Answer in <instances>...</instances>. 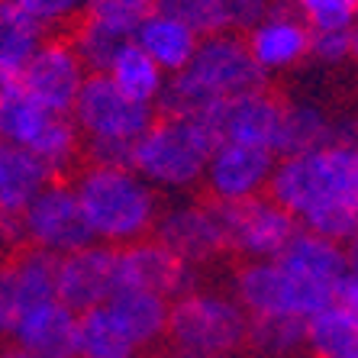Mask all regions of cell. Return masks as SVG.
<instances>
[{"instance_id":"obj_4","label":"cell","mask_w":358,"mask_h":358,"mask_svg":"<svg viewBox=\"0 0 358 358\" xmlns=\"http://www.w3.org/2000/svg\"><path fill=\"white\" fill-rule=\"evenodd\" d=\"M226 107L200 113V117L159 113L152 129L136 145L133 171L149 178L152 184H168V187H187L197 178H203L213 152L226 142Z\"/></svg>"},{"instance_id":"obj_26","label":"cell","mask_w":358,"mask_h":358,"mask_svg":"<svg viewBox=\"0 0 358 358\" xmlns=\"http://www.w3.org/2000/svg\"><path fill=\"white\" fill-rule=\"evenodd\" d=\"M139 345L129 339L110 307L87 310L81 317V358H136Z\"/></svg>"},{"instance_id":"obj_6","label":"cell","mask_w":358,"mask_h":358,"mask_svg":"<svg viewBox=\"0 0 358 358\" xmlns=\"http://www.w3.org/2000/svg\"><path fill=\"white\" fill-rule=\"evenodd\" d=\"M249 310L220 294H184L171 307L168 345L200 358H226L249 342Z\"/></svg>"},{"instance_id":"obj_33","label":"cell","mask_w":358,"mask_h":358,"mask_svg":"<svg viewBox=\"0 0 358 358\" xmlns=\"http://www.w3.org/2000/svg\"><path fill=\"white\" fill-rule=\"evenodd\" d=\"M20 7L36 17L45 29L49 26H62L71 23V20H81L84 10H87V0H17Z\"/></svg>"},{"instance_id":"obj_7","label":"cell","mask_w":358,"mask_h":358,"mask_svg":"<svg viewBox=\"0 0 358 358\" xmlns=\"http://www.w3.org/2000/svg\"><path fill=\"white\" fill-rule=\"evenodd\" d=\"M236 294L252 317L313 320L339 303V287L294 275L278 262H249L236 271Z\"/></svg>"},{"instance_id":"obj_8","label":"cell","mask_w":358,"mask_h":358,"mask_svg":"<svg viewBox=\"0 0 358 358\" xmlns=\"http://www.w3.org/2000/svg\"><path fill=\"white\" fill-rule=\"evenodd\" d=\"M155 117L159 110L126 97L110 75H87L71 113L75 126L81 129V139L123 142V145H136L152 129Z\"/></svg>"},{"instance_id":"obj_2","label":"cell","mask_w":358,"mask_h":358,"mask_svg":"<svg viewBox=\"0 0 358 358\" xmlns=\"http://www.w3.org/2000/svg\"><path fill=\"white\" fill-rule=\"evenodd\" d=\"M259 91H265V68L252 55L249 39L239 33L203 36L194 62L165 84L159 113L200 117Z\"/></svg>"},{"instance_id":"obj_12","label":"cell","mask_w":358,"mask_h":358,"mask_svg":"<svg viewBox=\"0 0 358 358\" xmlns=\"http://www.w3.org/2000/svg\"><path fill=\"white\" fill-rule=\"evenodd\" d=\"M120 291V249L113 245H91L75 255H65L59 265V300L71 307L78 317L87 310L107 307L110 297Z\"/></svg>"},{"instance_id":"obj_18","label":"cell","mask_w":358,"mask_h":358,"mask_svg":"<svg viewBox=\"0 0 358 358\" xmlns=\"http://www.w3.org/2000/svg\"><path fill=\"white\" fill-rule=\"evenodd\" d=\"M55 178L59 175L52 171V165L42 162L36 152L3 142V149H0V207H3V217L20 220Z\"/></svg>"},{"instance_id":"obj_9","label":"cell","mask_w":358,"mask_h":358,"mask_svg":"<svg viewBox=\"0 0 358 358\" xmlns=\"http://www.w3.org/2000/svg\"><path fill=\"white\" fill-rule=\"evenodd\" d=\"M213 203H217V200H213ZM217 207L226 223L233 252L252 255V259L275 262L278 255L291 245L294 236L300 233L297 217H294L291 210H284L271 194L236 200V203H217Z\"/></svg>"},{"instance_id":"obj_19","label":"cell","mask_w":358,"mask_h":358,"mask_svg":"<svg viewBox=\"0 0 358 358\" xmlns=\"http://www.w3.org/2000/svg\"><path fill=\"white\" fill-rule=\"evenodd\" d=\"M268 0H159L162 13L184 20L200 36L236 33L239 26L262 23Z\"/></svg>"},{"instance_id":"obj_21","label":"cell","mask_w":358,"mask_h":358,"mask_svg":"<svg viewBox=\"0 0 358 358\" xmlns=\"http://www.w3.org/2000/svg\"><path fill=\"white\" fill-rule=\"evenodd\" d=\"M200 39L203 36L194 26H187L184 20L171 17V13H162V10L152 13L136 33V42L159 62L162 71H175V75H181L184 68L194 62Z\"/></svg>"},{"instance_id":"obj_11","label":"cell","mask_w":358,"mask_h":358,"mask_svg":"<svg viewBox=\"0 0 358 358\" xmlns=\"http://www.w3.org/2000/svg\"><path fill=\"white\" fill-rule=\"evenodd\" d=\"M87 65L78 55L75 42L68 39V33L52 36L36 59L26 65L23 71V87L33 100H39L42 107H49L59 117H71L75 103L81 97V87L87 81Z\"/></svg>"},{"instance_id":"obj_5","label":"cell","mask_w":358,"mask_h":358,"mask_svg":"<svg viewBox=\"0 0 358 358\" xmlns=\"http://www.w3.org/2000/svg\"><path fill=\"white\" fill-rule=\"evenodd\" d=\"M3 236L7 242L17 239V245H36L62 259L97 245L75 184L65 178H55L20 220L3 217Z\"/></svg>"},{"instance_id":"obj_22","label":"cell","mask_w":358,"mask_h":358,"mask_svg":"<svg viewBox=\"0 0 358 358\" xmlns=\"http://www.w3.org/2000/svg\"><path fill=\"white\" fill-rule=\"evenodd\" d=\"M49 29L29 17L17 0H0V75L23 78L26 65L49 42Z\"/></svg>"},{"instance_id":"obj_34","label":"cell","mask_w":358,"mask_h":358,"mask_svg":"<svg viewBox=\"0 0 358 358\" xmlns=\"http://www.w3.org/2000/svg\"><path fill=\"white\" fill-rule=\"evenodd\" d=\"M310 52L320 55L323 62L345 59V55H352V29H345V33H313Z\"/></svg>"},{"instance_id":"obj_38","label":"cell","mask_w":358,"mask_h":358,"mask_svg":"<svg viewBox=\"0 0 358 358\" xmlns=\"http://www.w3.org/2000/svg\"><path fill=\"white\" fill-rule=\"evenodd\" d=\"M3 358H36V355H29V352H23V349H13V352H7Z\"/></svg>"},{"instance_id":"obj_32","label":"cell","mask_w":358,"mask_h":358,"mask_svg":"<svg viewBox=\"0 0 358 358\" xmlns=\"http://www.w3.org/2000/svg\"><path fill=\"white\" fill-rule=\"evenodd\" d=\"M297 10L313 33H345L358 23V0H297Z\"/></svg>"},{"instance_id":"obj_24","label":"cell","mask_w":358,"mask_h":358,"mask_svg":"<svg viewBox=\"0 0 358 358\" xmlns=\"http://www.w3.org/2000/svg\"><path fill=\"white\" fill-rule=\"evenodd\" d=\"M113 310V317L120 320L129 339L139 349H149L162 336H168V320H171V307L168 300L149 291H117L107 303Z\"/></svg>"},{"instance_id":"obj_23","label":"cell","mask_w":358,"mask_h":358,"mask_svg":"<svg viewBox=\"0 0 358 358\" xmlns=\"http://www.w3.org/2000/svg\"><path fill=\"white\" fill-rule=\"evenodd\" d=\"M310 42H313V33L300 20H294L287 10H278V13L265 17L249 33L252 55L259 59L262 68L291 65L303 52H310Z\"/></svg>"},{"instance_id":"obj_16","label":"cell","mask_w":358,"mask_h":358,"mask_svg":"<svg viewBox=\"0 0 358 358\" xmlns=\"http://www.w3.org/2000/svg\"><path fill=\"white\" fill-rule=\"evenodd\" d=\"M10 336L17 349L36 358H81V317L62 300L26 310Z\"/></svg>"},{"instance_id":"obj_30","label":"cell","mask_w":358,"mask_h":358,"mask_svg":"<svg viewBox=\"0 0 358 358\" xmlns=\"http://www.w3.org/2000/svg\"><path fill=\"white\" fill-rule=\"evenodd\" d=\"M333 142H336V129L317 107H287V123H284L281 149H278L281 159L307 155V152L326 149Z\"/></svg>"},{"instance_id":"obj_20","label":"cell","mask_w":358,"mask_h":358,"mask_svg":"<svg viewBox=\"0 0 358 358\" xmlns=\"http://www.w3.org/2000/svg\"><path fill=\"white\" fill-rule=\"evenodd\" d=\"M275 262L281 268H287V271H294V275L313 278V281L333 284V287H339V284L352 275L349 252H342L339 242L310 233V229L294 236L291 245H287Z\"/></svg>"},{"instance_id":"obj_37","label":"cell","mask_w":358,"mask_h":358,"mask_svg":"<svg viewBox=\"0 0 358 358\" xmlns=\"http://www.w3.org/2000/svg\"><path fill=\"white\" fill-rule=\"evenodd\" d=\"M349 268H352V275L358 278V239L349 245Z\"/></svg>"},{"instance_id":"obj_29","label":"cell","mask_w":358,"mask_h":358,"mask_svg":"<svg viewBox=\"0 0 358 358\" xmlns=\"http://www.w3.org/2000/svg\"><path fill=\"white\" fill-rule=\"evenodd\" d=\"M310 349L320 358H358V317L333 303L310 320Z\"/></svg>"},{"instance_id":"obj_31","label":"cell","mask_w":358,"mask_h":358,"mask_svg":"<svg viewBox=\"0 0 358 358\" xmlns=\"http://www.w3.org/2000/svg\"><path fill=\"white\" fill-rule=\"evenodd\" d=\"M84 13L100 20V23L113 26L117 33L129 36V39H136L139 26L152 13H159V0H87Z\"/></svg>"},{"instance_id":"obj_3","label":"cell","mask_w":358,"mask_h":358,"mask_svg":"<svg viewBox=\"0 0 358 358\" xmlns=\"http://www.w3.org/2000/svg\"><path fill=\"white\" fill-rule=\"evenodd\" d=\"M71 181L87 223L103 245L126 249L159 226V197L133 168L81 165Z\"/></svg>"},{"instance_id":"obj_1","label":"cell","mask_w":358,"mask_h":358,"mask_svg":"<svg viewBox=\"0 0 358 358\" xmlns=\"http://www.w3.org/2000/svg\"><path fill=\"white\" fill-rule=\"evenodd\" d=\"M268 194L333 242L358 239V149L333 142L326 149L281 159Z\"/></svg>"},{"instance_id":"obj_13","label":"cell","mask_w":358,"mask_h":358,"mask_svg":"<svg viewBox=\"0 0 358 358\" xmlns=\"http://www.w3.org/2000/svg\"><path fill=\"white\" fill-rule=\"evenodd\" d=\"M155 239L165 242L168 249L175 252L178 259H184L187 265L194 262H210L223 255L229 245V233L226 223L220 217V207L210 203H187V207L168 210L165 217L155 226Z\"/></svg>"},{"instance_id":"obj_27","label":"cell","mask_w":358,"mask_h":358,"mask_svg":"<svg viewBox=\"0 0 358 358\" xmlns=\"http://www.w3.org/2000/svg\"><path fill=\"white\" fill-rule=\"evenodd\" d=\"M68 39L75 42L78 55H81V62L87 65V71H91V75H107L110 65H113V59L120 55V49H123L126 42H133L129 36L117 33L113 26L100 23V20L87 17V13H84L81 20H75V23H71Z\"/></svg>"},{"instance_id":"obj_25","label":"cell","mask_w":358,"mask_h":358,"mask_svg":"<svg viewBox=\"0 0 358 358\" xmlns=\"http://www.w3.org/2000/svg\"><path fill=\"white\" fill-rule=\"evenodd\" d=\"M107 75L113 78V84H117L126 97H133L136 103H149L152 107L155 100H162V91H165L162 65L152 59L136 39L126 42L123 49H120V55L113 59Z\"/></svg>"},{"instance_id":"obj_35","label":"cell","mask_w":358,"mask_h":358,"mask_svg":"<svg viewBox=\"0 0 358 358\" xmlns=\"http://www.w3.org/2000/svg\"><path fill=\"white\" fill-rule=\"evenodd\" d=\"M339 303L349 310V313H355L358 317V278L355 275H349L345 281L339 284Z\"/></svg>"},{"instance_id":"obj_10","label":"cell","mask_w":358,"mask_h":358,"mask_svg":"<svg viewBox=\"0 0 358 358\" xmlns=\"http://www.w3.org/2000/svg\"><path fill=\"white\" fill-rule=\"evenodd\" d=\"M59 265L62 255H52L36 245H17L7 255L0 281V323L7 333L26 310L59 300Z\"/></svg>"},{"instance_id":"obj_28","label":"cell","mask_w":358,"mask_h":358,"mask_svg":"<svg viewBox=\"0 0 358 358\" xmlns=\"http://www.w3.org/2000/svg\"><path fill=\"white\" fill-rule=\"evenodd\" d=\"M249 345L262 358H287L310 345V320L300 317H252Z\"/></svg>"},{"instance_id":"obj_39","label":"cell","mask_w":358,"mask_h":358,"mask_svg":"<svg viewBox=\"0 0 358 358\" xmlns=\"http://www.w3.org/2000/svg\"><path fill=\"white\" fill-rule=\"evenodd\" d=\"M352 55H358V23H355V29H352Z\"/></svg>"},{"instance_id":"obj_15","label":"cell","mask_w":358,"mask_h":358,"mask_svg":"<svg viewBox=\"0 0 358 358\" xmlns=\"http://www.w3.org/2000/svg\"><path fill=\"white\" fill-rule=\"evenodd\" d=\"M275 155L252 145L223 142L207 168V191L217 203H236V200L259 197L262 187L271 184L275 175Z\"/></svg>"},{"instance_id":"obj_36","label":"cell","mask_w":358,"mask_h":358,"mask_svg":"<svg viewBox=\"0 0 358 358\" xmlns=\"http://www.w3.org/2000/svg\"><path fill=\"white\" fill-rule=\"evenodd\" d=\"M152 358H200V355H191V352H181V349H171V345H168V349H159Z\"/></svg>"},{"instance_id":"obj_14","label":"cell","mask_w":358,"mask_h":358,"mask_svg":"<svg viewBox=\"0 0 358 358\" xmlns=\"http://www.w3.org/2000/svg\"><path fill=\"white\" fill-rule=\"evenodd\" d=\"M191 281L187 262L159 239H142L120 249V291H149L159 297H184Z\"/></svg>"},{"instance_id":"obj_17","label":"cell","mask_w":358,"mask_h":358,"mask_svg":"<svg viewBox=\"0 0 358 358\" xmlns=\"http://www.w3.org/2000/svg\"><path fill=\"white\" fill-rule=\"evenodd\" d=\"M284 123H287V103H281L265 87V91L239 97L226 107L223 133H226V142L252 145V149H265L271 155H278Z\"/></svg>"}]
</instances>
